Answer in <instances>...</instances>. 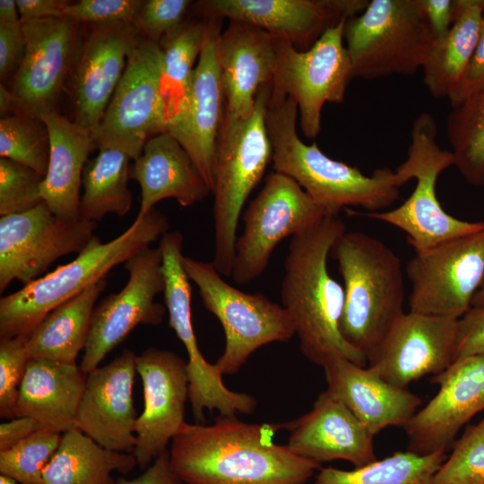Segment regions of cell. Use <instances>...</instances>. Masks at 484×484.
Here are the masks:
<instances>
[{
  "label": "cell",
  "instance_id": "cell-19",
  "mask_svg": "<svg viewBox=\"0 0 484 484\" xmlns=\"http://www.w3.org/2000/svg\"><path fill=\"white\" fill-rule=\"evenodd\" d=\"M458 320L409 311L392 326L367 367L406 388L445 371L457 358Z\"/></svg>",
  "mask_w": 484,
  "mask_h": 484
},
{
  "label": "cell",
  "instance_id": "cell-39",
  "mask_svg": "<svg viewBox=\"0 0 484 484\" xmlns=\"http://www.w3.org/2000/svg\"><path fill=\"white\" fill-rule=\"evenodd\" d=\"M59 432L40 429L13 447L0 452V474L20 484H44L43 471L62 438Z\"/></svg>",
  "mask_w": 484,
  "mask_h": 484
},
{
  "label": "cell",
  "instance_id": "cell-54",
  "mask_svg": "<svg viewBox=\"0 0 484 484\" xmlns=\"http://www.w3.org/2000/svg\"><path fill=\"white\" fill-rule=\"evenodd\" d=\"M471 307H484V284L475 294L472 299Z\"/></svg>",
  "mask_w": 484,
  "mask_h": 484
},
{
  "label": "cell",
  "instance_id": "cell-8",
  "mask_svg": "<svg viewBox=\"0 0 484 484\" xmlns=\"http://www.w3.org/2000/svg\"><path fill=\"white\" fill-rule=\"evenodd\" d=\"M343 38L352 79L366 80L416 73L434 40L419 0L368 1L346 21Z\"/></svg>",
  "mask_w": 484,
  "mask_h": 484
},
{
  "label": "cell",
  "instance_id": "cell-32",
  "mask_svg": "<svg viewBox=\"0 0 484 484\" xmlns=\"http://www.w3.org/2000/svg\"><path fill=\"white\" fill-rule=\"evenodd\" d=\"M483 14L484 0H457L452 28L432 41L421 70L434 98L448 99L462 79L478 42Z\"/></svg>",
  "mask_w": 484,
  "mask_h": 484
},
{
  "label": "cell",
  "instance_id": "cell-26",
  "mask_svg": "<svg viewBox=\"0 0 484 484\" xmlns=\"http://www.w3.org/2000/svg\"><path fill=\"white\" fill-rule=\"evenodd\" d=\"M323 368L326 390L342 402L374 436L388 427H404L421 404L418 395L388 383L367 366L337 358Z\"/></svg>",
  "mask_w": 484,
  "mask_h": 484
},
{
  "label": "cell",
  "instance_id": "cell-24",
  "mask_svg": "<svg viewBox=\"0 0 484 484\" xmlns=\"http://www.w3.org/2000/svg\"><path fill=\"white\" fill-rule=\"evenodd\" d=\"M163 294L169 325L188 356V401L196 423H203L205 410L211 413L217 411L220 416L254 412L256 400L250 394L229 389L215 365L208 362L200 351L192 322L191 285L186 273L179 271L168 273Z\"/></svg>",
  "mask_w": 484,
  "mask_h": 484
},
{
  "label": "cell",
  "instance_id": "cell-38",
  "mask_svg": "<svg viewBox=\"0 0 484 484\" xmlns=\"http://www.w3.org/2000/svg\"><path fill=\"white\" fill-rule=\"evenodd\" d=\"M49 157V132L41 118L14 113L0 119V158L23 164L45 177Z\"/></svg>",
  "mask_w": 484,
  "mask_h": 484
},
{
  "label": "cell",
  "instance_id": "cell-3",
  "mask_svg": "<svg viewBox=\"0 0 484 484\" xmlns=\"http://www.w3.org/2000/svg\"><path fill=\"white\" fill-rule=\"evenodd\" d=\"M296 102L272 91L265 115L272 148V168L297 182L327 216L359 206L377 212L395 203L400 187L410 181L396 169H376L366 176L356 167L325 155L316 143H303L297 133Z\"/></svg>",
  "mask_w": 484,
  "mask_h": 484
},
{
  "label": "cell",
  "instance_id": "cell-55",
  "mask_svg": "<svg viewBox=\"0 0 484 484\" xmlns=\"http://www.w3.org/2000/svg\"><path fill=\"white\" fill-rule=\"evenodd\" d=\"M0 484H20L16 480L7 476L0 474Z\"/></svg>",
  "mask_w": 484,
  "mask_h": 484
},
{
  "label": "cell",
  "instance_id": "cell-35",
  "mask_svg": "<svg viewBox=\"0 0 484 484\" xmlns=\"http://www.w3.org/2000/svg\"><path fill=\"white\" fill-rule=\"evenodd\" d=\"M205 21L186 18L159 41L162 56V92L167 130L181 116L190 91L194 63L201 54Z\"/></svg>",
  "mask_w": 484,
  "mask_h": 484
},
{
  "label": "cell",
  "instance_id": "cell-34",
  "mask_svg": "<svg viewBox=\"0 0 484 484\" xmlns=\"http://www.w3.org/2000/svg\"><path fill=\"white\" fill-rule=\"evenodd\" d=\"M82 172L80 214L99 221L108 214L125 216L131 209L133 194L128 188L132 156L116 147L99 146Z\"/></svg>",
  "mask_w": 484,
  "mask_h": 484
},
{
  "label": "cell",
  "instance_id": "cell-14",
  "mask_svg": "<svg viewBox=\"0 0 484 484\" xmlns=\"http://www.w3.org/2000/svg\"><path fill=\"white\" fill-rule=\"evenodd\" d=\"M97 222L56 216L42 202L24 212L0 218V292L13 281L26 285L57 259L80 253Z\"/></svg>",
  "mask_w": 484,
  "mask_h": 484
},
{
  "label": "cell",
  "instance_id": "cell-45",
  "mask_svg": "<svg viewBox=\"0 0 484 484\" xmlns=\"http://www.w3.org/2000/svg\"><path fill=\"white\" fill-rule=\"evenodd\" d=\"M25 51V37L22 21L0 23V79L5 84L18 69Z\"/></svg>",
  "mask_w": 484,
  "mask_h": 484
},
{
  "label": "cell",
  "instance_id": "cell-28",
  "mask_svg": "<svg viewBox=\"0 0 484 484\" xmlns=\"http://www.w3.org/2000/svg\"><path fill=\"white\" fill-rule=\"evenodd\" d=\"M129 178L137 181L141 188L134 220H141L161 200L173 198L181 206L189 207L212 193L189 153L168 132L145 143L130 166Z\"/></svg>",
  "mask_w": 484,
  "mask_h": 484
},
{
  "label": "cell",
  "instance_id": "cell-9",
  "mask_svg": "<svg viewBox=\"0 0 484 484\" xmlns=\"http://www.w3.org/2000/svg\"><path fill=\"white\" fill-rule=\"evenodd\" d=\"M183 266L197 286L204 308L222 325L225 347L214 363L221 376L238 372L260 347L295 336L291 318L281 305L262 293H246L229 285L212 263L184 256Z\"/></svg>",
  "mask_w": 484,
  "mask_h": 484
},
{
  "label": "cell",
  "instance_id": "cell-2",
  "mask_svg": "<svg viewBox=\"0 0 484 484\" xmlns=\"http://www.w3.org/2000/svg\"><path fill=\"white\" fill-rule=\"evenodd\" d=\"M345 231L338 216H325L310 230L291 238L283 264L281 306L291 318L300 351L322 367L337 358L368 364L341 335L344 290L327 267L331 248Z\"/></svg>",
  "mask_w": 484,
  "mask_h": 484
},
{
  "label": "cell",
  "instance_id": "cell-4",
  "mask_svg": "<svg viewBox=\"0 0 484 484\" xmlns=\"http://www.w3.org/2000/svg\"><path fill=\"white\" fill-rule=\"evenodd\" d=\"M330 255L343 280L341 335L368 361L405 313L402 262L385 243L362 232L342 233Z\"/></svg>",
  "mask_w": 484,
  "mask_h": 484
},
{
  "label": "cell",
  "instance_id": "cell-21",
  "mask_svg": "<svg viewBox=\"0 0 484 484\" xmlns=\"http://www.w3.org/2000/svg\"><path fill=\"white\" fill-rule=\"evenodd\" d=\"M205 37L183 113L168 129L186 150L211 188L216 151L225 112V94L218 53L223 20H204Z\"/></svg>",
  "mask_w": 484,
  "mask_h": 484
},
{
  "label": "cell",
  "instance_id": "cell-25",
  "mask_svg": "<svg viewBox=\"0 0 484 484\" xmlns=\"http://www.w3.org/2000/svg\"><path fill=\"white\" fill-rule=\"evenodd\" d=\"M290 450L318 464L342 460L359 468L377 460L374 436L327 390L319 393L307 413L290 421Z\"/></svg>",
  "mask_w": 484,
  "mask_h": 484
},
{
  "label": "cell",
  "instance_id": "cell-37",
  "mask_svg": "<svg viewBox=\"0 0 484 484\" xmlns=\"http://www.w3.org/2000/svg\"><path fill=\"white\" fill-rule=\"evenodd\" d=\"M452 108L446 136L454 166L470 185L484 186V89Z\"/></svg>",
  "mask_w": 484,
  "mask_h": 484
},
{
  "label": "cell",
  "instance_id": "cell-23",
  "mask_svg": "<svg viewBox=\"0 0 484 484\" xmlns=\"http://www.w3.org/2000/svg\"><path fill=\"white\" fill-rule=\"evenodd\" d=\"M136 357L125 349L111 362L87 374L76 428L110 451L133 454L136 445L133 399Z\"/></svg>",
  "mask_w": 484,
  "mask_h": 484
},
{
  "label": "cell",
  "instance_id": "cell-12",
  "mask_svg": "<svg viewBox=\"0 0 484 484\" xmlns=\"http://www.w3.org/2000/svg\"><path fill=\"white\" fill-rule=\"evenodd\" d=\"M347 20L326 30L306 51L283 39L277 40L272 91L296 102L301 131L308 139H315L321 131L324 104L342 103L352 80L343 38Z\"/></svg>",
  "mask_w": 484,
  "mask_h": 484
},
{
  "label": "cell",
  "instance_id": "cell-51",
  "mask_svg": "<svg viewBox=\"0 0 484 484\" xmlns=\"http://www.w3.org/2000/svg\"><path fill=\"white\" fill-rule=\"evenodd\" d=\"M70 3L66 0H16L21 21L65 16Z\"/></svg>",
  "mask_w": 484,
  "mask_h": 484
},
{
  "label": "cell",
  "instance_id": "cell-31",
  "mask_svg": "<svg viewBox=\"0 0 484 484\" xmlns=\"http://www.w3.org/2000/svg\"><path fill=\"white\" fill-rule=\"evenodd\" d=\"M107 285L102 279L50 311L28 334L30 359L76 364L84 350L96 302Z\"/></svg>",
  "mask_w": 484,
  "mask_h": 484
},
{
  "label": "cell",
  "instance_id": "cell-43",
  "mask_svg": "<svg viewBox=\"0 0 484 484\" xmlns=\"http://www.w3.org/2000/svg\"><path fill=\"white\" fill-rule=\"evenodd\" d=\"M192 4L190 0H144L134 25L140 34L159 42L186 19Z\"/></svg>",
  "mask_w": 484,
  "mask_h": 484
},
{
  "label": "cell",
  "instance_id": "cell-6",
  "mask_svg": "<svg viewBox=\"0 0 484 484\" xmlns=\"http://www.w3.org/2000/svg\"><path fill=\"white\" fill-rule=\"evenodd\" d=\"M272 88L270 83L259 90L248 115L233 117L224 112L212 189L215 240L212 264L224 277H231L243 206L272 160L265 122Z\"/></svg>",
  "mask_w": 484,
  "mask_h": 484
},
{
  "label": "cell",
  "instance_id": "cell-48",
  "mask_svg": "<svg viewBox=\"0 0 484 484\" xmlns=\"http://www.w3.org/2000/svg\"><path fill=\"white\" fill-rule=\"evenodd\" d=\"M419 3L433 39L445 36L454 23L457 0H419Z\"/></svg>",
  "mask_w": 484,
  "mask_h": 484
},
{
  "label": "cell",
  "instance_id": "cell-33",
  "mask_svg": "<svg viewBox=\"0 0 484 484\" xmlns=\"http://www.w3.org/2000/svg\"><path fill=\"white\" fill-rule=\"evenodd\" d=\"M137 465L133 454L106 449L77 428L62 435L43 471L44 484H116L113 471L126 475Z\"/></svg>",
  "mask_w": 484,
  "mask_h": 484
},
{
  "label": "cell",
  "instance_id": "cell-11",
  "mask_svg": "<svg viewBox=\"0 0 484 484\" xmlns=\"http://www.w3.org/2000/svg\"><path fill=\"white\" fill-rule=\"evenodd\" d=\"M325 216L297 182L272 172L241 216L244 229L235 244L232 281L246 285L256 280L281 240L310 230Z\"/></svg>",
  "mask_w": 484,
  "mask_h": 484
},
{
  "label": "cell",
  "instance_id": "cell-1",
  "mask_svg": "<svg viewBox=\"0 0 484 484\" xmlns=\"http://www.w3.org/2000/svg\"><path fill=\"white\" fill-rule=\"evenodd\" d=\"M285 423H249L219 416L212 425L185 422L169 449L185 484H306L320 464L274 442Z\"/></svg>",
  "mask_w": 484,
  "mask_h": 484
},
{
  "label": "cell",
  "instance_id": "cell-41",
  "mask_svg": "<svg viewBox=\"0 0 484 484\" xmlns=\"http://www.w3.org/2000/svg\"><path fill=\"white\" fill-rule=\"evenodd\" d=\"M43 179L34 169L0 158V215L24 212L41 203Z\"/></svg>",
  "mask_w": 484,
  "mask_h": 484
},
{
  "label": "cell",
  "instance_id": "cell-16",
  "mask_svg": "<svg viewBox=\"0 0 484 484\" xmlns=\"http://www.w3.org/2000/svg\"><path fill=\"white\" fill-rule=\"evenodd\" d=\"M23 58L9 86L15 113L39 117L56 109L81 45L80 23L67 16L22 21Z\"/></svg>",
  "mask_w": 484,
  "mask_h": 484
},
{
  "label": "cell",
  "instance_id": "cell-10",
  "mask_svg": "<svg viewBox=\"0 0 484 484\" xmlns=\"http://www.w3.org/2000/svg\"><path fill=\"white\" fill-rule=\"evenodd\" d=\"M167 132L162 92V56L158 41L139 34L123 75L98 127L96 148L116 147L135 160L145 143Z\"/></svg>",
  "mask_w": 484,
  "mask_h": 484
},
{
  "label": "cell",
  "instance_id": "cell-20",
  "mask_svg": "<svg viewBox=\"0 0 484 484\" xmlns=\"http://www.w3.org/2000/svg\"><path fill=\"white\" fill-rule=\"evenodd\" d=\"M436 394L404 426L408 450L429 454L445 450L458 431L484 410V353L456 359L434 376Z\"/></svg>",
  "mask_w": 484,
  "mask_h": 484
},
{
  "label": "cell",
  "instance_id": "cell-52",
  "mask_svg": "<svg viewBox=\"0 0 484 484\" xmlns=\"http://www.w3.org/2000/svg\"><path fill=\"white\" fill-rule=\"evenodd\" d=\"M21 22L15 0H0V23H17Z\"/></svg>",
  "mask_w": 484,
  "mask_h": 484
},
{
  "label": "cell",
  "instance_id": "cell-22",
  "mask_svg": "<svg viewBox=\"0 0 484 484\" xmlns=\"http://www.w3.org/2000/svg\"><path fill=\"white\" fill-rule=\"evenodd\" d=\"M71 74L73 121L91 134L99 125L139 36L134 23L87 24Z\"/></svg>",
  "mask_w": 484,
  "mask_h": 484
},
{
  "label": "cell",
  "instance_id": "cell-44",
  "mask_svg": "<svg viewBox=\"0 0 484 484\" xmlns=\"http://www.w3.org/2000/svg\"><path fill=\"white\" fill-rule=\"evenodd\" d=\"M144 0H80L71 2L65 16L82 24L134 23Z\"/></svg>",
  "mask_w": 484,
  "mask_h": 484
},
{
  "label": "cell",
  "instance_id": "cell-50",
  "mask_svg": "<svg viewBox=\"0 0 484 484\" xmlns=\"http://www.w3.org/2000/svg\"><path fill=\"white\" fill-rule=\"evenodd\" d=\"M46 428L39 421L29 417H16L0 425V452L5 451L35 432Z\"/></svg>",
  "mask_w": 484,
  "mask_h": 484
},
{
  "label": "cell",
  "instance_id": "cell-7",
  "mask_svg": "<svg viewBox=\"0 0 484 484\" xmlns=\"http://www.w3.org/2000/svg\"><path fill=\"white\" fill-rule=\"evenodd\" d=\"M411 133L407 159L397 169L410 180H416L413 192L393 210L364 215L402 229L415 254L483 231L484 222L457 219L447 213L438 201V177L454 166V156L437 143V125L432 115L428 112L419 114L414 119Z\"/></svg>",
  "mask_w": 484,
  "mask_h": 484
},
{
  "label": "cell",
  "instance_id": "cell-29",
  "mask_svg": "<svg viewBox=\"0 0 484 484\" xmlns=\"http://www.w3.org/2000/svg\"><path fill=\"white\" fill-rule=\"evenodd\" d=\"M87 374L76 364L30 359L16 403V417L36 419L61 434L76 428Z\"/></svg>",
  "mask_w": 484,
  "mask_h": 484
},
{
  "label": "cell",
  "instance_id": "cell-36",
  "mask_svg": "<svg viewBox=\"0 0 484 484\" xmlns=\"http://www.w3.org/2000/svg\"><path fill=\"white\" fill-rule=\"evenodd\" d=\"M445 458V450L429 454L399 451L350 471L322 468L314 484H432Z\"/></svg>",
  "mask_w": 484,
  "mask_h": 484
},
{
  "label": "cell",
  "instance_id": "cell-47",
  "mask_svg": "<svg viewBox=\"0 0 484 484\" xmlns=\"http://www.w3.org/2000/svg\"><path fill=\"white\" fill-rule=\"evenodd\" d=\"M484 353V307H471L458 320L457 358Z\"/></svg>",
  "mask_w": 484,
  "mask_h": 484
},
{
  "label": "cell",
  "instance_id": "cell-30",
  "mask_svg": "<svg viewBox=\"0 0 484 484\" xmlns=\"http://www.w3.org/2000/svg\"><path fill=\"white\" fill-rule=\"evenodd\" d=\"M39 117L47 125L50 136L49 164L41 185L42 200L61 219H82V177L89 156L96 149L94 141L88 131L56 109Z\"/></svg>",
  "mask_w": 484,
  "mask_h": 484
},
{
  "label": "cell",
  "instance_id": "cell-5",
  "mask_svg": "<svg viewBox=\"0 0 484 484\" xmlns=\"http://www.w3.org/2000/svg\"><path fill=\"white\" fill-rule=\"evenodd\" d=\"M169 228L167 216L153 208L112 240L94 235L72 262L24 285L0 299V340L28 335L53 309L93 283L117 265L151 246Z\"/></svg>",
  "mask_w": 484,
  "mask_h": 484
},
{
  "label": "cell",
  "instance_id": "cell-17",
  "mask_svg": "<svg viewBox=\"0 0 484 484\" xmlns=\"http://www.w3.org/2000/svg\"><path fill=\"white\" fill-rule=\"evenodd\" d=\"M367 0H198L190 12L203 20L245 22L306 51L329 29L362 13Z\"/></svg>",
  "mask_w": 484,
  "mask_h": 484
},
{
  "label": "cell",
  "instance_id": "cell-27",
  "mask_svg": "<svg viewBox=\"0 0 484 484\" xmlns=\"http://www.w3.org/2000/svg\"><path fill=\"white\" fill-rule=\"evenodd\" d=\"M278 38L253 25L232 21L221 31L218 53L225 112L229 115H248L259 90L272 83Z\"/></svg>",
  "mask_w": 484,
  "mask_h": 484
},
{
  "label": "cell",
  "instance_id": "cell-40",
  "mask_svg": "<svg viewBox=\"0 0 484 484\" xmlns=\"http://www.w3.org/2000/svg\"><path fill=\"white\" fill-rule=\"evenodd\" d=\"M432 484H484V417L467 427Z\"/></svg>",
  "mask_w": 484,
  "mask_h": 484
},
{
  "label": "cell",
  "instance_id": "cell-18",
  "mask_svg": "<svg viewBox=\"0 0 484 484\" xmlns=\"http://www.w3.org/2000/svg\"><path fill=\"white\" fill-rule=\"evenodd\" d=\"M143 389V410L134 422L133 454L143 471L167 451L185 421L189 394L187 361L177 354L149 348L136 357Z\"/></svg>",
  "mask_w": 484,
  "mask_h": 484
},
{
  "label": "cell",
  "instance_id": "cell-42",
  "mask_svg": "<svg viewBox=\"0 0 484 484\" xmlns=\"http://www.w3.org/2000/svg\"><path fill=\"white\" fill-rule=\"evenodd\" d=\"M28 335L0 340V417L16 418L19 389L24 377L30 356Z\"/></svg>",
  "mask_w": 484,
  "mask_h": 484
},
{
  "label": "cell",
  "instance_id": "cell-53",
  "mask_svg": "<svg viewBox=\"0 0 484 484\" xmlns=\"http://www.w3.org/2000/svg\"><path fill=\"white\" fill-rule=\"evenodd\" d=\"M15 113L14 97L6 84H0V114L1 118Z\"/></svg>",
  "mask_w": 484,
  "mask_h": 484
},
{
  "label": "cell",
  "instance_id": "cell-49",
  "mask_svg": "<svg viewBox=\"0 0 484 484\" xmlns=\"http://www.w3.org/2000/svg\"><path fill=\"white\" fill-rule=\"evenodd\" d=\"M116 484H185L174 472L169 463V449L159 455L143 472L134 478L123 476Z\"/></svg>",
  "mask_w": 484,
  "mask_h": 484
},
{
  "label": "cell",
  "instance_id": "cell-46",
  "mask_svg": "<svg viewBox=\"0 0 484 484\" xmlns=\"http://www.w3.org/2000/svg\"><path fill=\"white\" fill-rule=\"evenodd\" d=\"M484 89V14L480 37L469 65L448 99L455 107Z\"/></svg>",
  "mask_w": 484,
  "mask_h": 484
},
{
  "label": "cell",
  "instance_id": "cell-15",
  "mask_svg": "<svg viewBox=\"0 0 484 484\" xmlns=\"http://www.w3.org/2000/svg\"><path fill=\"white\" fill-rule=\"evenodd\" d=\"M161 263L159 246H147L124 263L129 275L126 284L105 297L93 310L80 364L85 374L99 367L138 324L158 325L163 321L166 308L154 301L164 290Z\"/></svg>",
  "mask_w": 484,
  "mask_h": 484
},
{
  "label": "cell",
  "instance_id": "cell-13",
  "mask_svg": "<svg viewBox=\"0 0 484 484\" xmlns=\"http://www.w3.org/2000/svg\"><path fill=\"white\" fill-rule=\"evenodd\" d=\"M405 270L410 311L460 319L484 284V230L415 254Z\"/></svg>",
  "mask_w": 484,
  "mask_h": 484
}]
</instances>
